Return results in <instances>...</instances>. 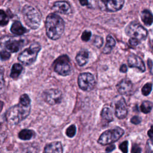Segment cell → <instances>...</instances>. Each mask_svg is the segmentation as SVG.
I'll return each instance as SVG.
<instances>
[{
	"instance_id": "1",
	"label": "cell",
	"mask_w": 153,
	"mask_h": 153,
	"mask_svg": "<svg viewBox=\"0 0 153 153\" xmlns=\"http://www.w3.org/2000/svg\"><path fill=\"white\" fill-rule=\"evenodd\" d=\"M65 29L63 20L54 13L48 14L45 20V30L47 36L53 40L60 38Z\"/></svg>"
},
{
	"instance_id": "7",
	"label": "cell",
	"mask_w": 153,
	"mask_h": 153,
	"mask_svg": "<svg viewBox=\"0 0 153 153\" xmlns=\"http://www.w3.org/2000/svg\"><path fill=\"white\" fill-rule=\"evenodd\" d=\"M54 69L58 74L66 76L71 73V66L69 63V59L66 55L59 57L53 63Z\"/></svg>"
},
{
	"instance_id": "25",
	"label": "cell",
	"mask_w": 153,
	"mask_h": 153,
	"mask_svg": "<svg viewBox=\"0 0 153 153\" xmlns=\"http://www.w3.org/2000/svg\"><path fill=\"white\" fill-rule=\"evenodd\" d=\"M19 103L25 106H30V99L27 94H23L20 97Z\"/></svg>"
},
{
	"instance_id": "27",
	"label": "cell",
	"mask_w": 153,
	"mask_h": 153,
	"mask_svg": "<svg viewBox=\"0 0 153 153\" xmlns=\"http://www.w3.org/2000/svg\"><path fill=\"white\" fill-rule=\"evenodd\" d=\"M8 22V17L6 13L2 10H1L0 13V24L1 26L6 25Z\"/></svg>"
},
{
	"instance_id": "3",
	"label": "cell",
	"mask_w": 153,
	"mask_h": 153,
	"mask_svg": "<svg viewBox=\"0 0 153 153\" xmlns=\"http://www.w3.org/2000/svg\"><path fill=\"white\" fill-rule=\"evenodd\" d=\"M23 19L26 24L31 29H37L41 23V17L38 11L29 5H26L22 10Z\"/></svg>"
},
{
	"instance_id": "34",
	"label": "cell",
	"mask_w": 153,
	"mask_h": 153,
	"mask_svg": "<svg viewBox=\"0 0 153 153\" xmlns=\"http://www.w3.org/2000/svg\"><path fill=\"white\" fill-rule=\"evenodd\" d=\"M10 57V54L5 51V50H2L1 52V59L2 60H7Z\"/></svg>"
},
{
	"instance_id": "12",
	"label": "cell",
	"mask_w": 153,
	"mask_h": 153,
	"mask_svg": "<svg viewBox=\"0 0 153 153\" xmlns=\"http://www.w3.org/2000/svg\"><path fill=\"white\" fill-rule=\"evenodd\" d=\"M117 88L121 94L128 95L132 91L133 84L127 79H123L117 85Z\"/></svg>"
},
{
	"instance_id": "10",
	"label": "cell",
	"mask_w": 153,
	"mask_h": 153,
	"mask_svg": "<svg viewBox=\"0 0 153 153\" xmlns=\"http://www.w3.org/2000/svg\"><path fill=\"white\" fill-rule=\"evenodd\" d=\"M105 10L109 12H115L123 7L124 0H102Z\"/></svg>"
},
{
	"instance_id": "22",
	"label": "cell",
	"mask_w": 153,
	"mask_h": 153,
	"mask_svg": "<svg viewBox=\"0 0 153 153\" xmlns=\"http://www.w3.org/2000/svg\"><path fill=\"white\" fill-rule=\"evenodd\" d=\"M22 70H23V66L20 64L19 63L14 64L11 70L10 76L13 79L17 78L20 75V74H21Z\"/></svg>"
},
{
	"instance_id": "4",
	"label": "cell",
	"mask_w": 153,
	"mask_h": 153,
	"mask_svg": "<svg viewBox=\"0 0 153 153\" xmlns=\"http://www.w3.org/2000/svg\"><path fill=\"white\" fill-rule=\"evenodd\" d=\"M40 50L41 45L37 42H34L19 54L18 59L25 65H30L35 61Z\"/></svg>"
},
{
	"instance_id": "15",
	"label": "cell",
	"mask_w": 153,
	"mask_h": 153,
	"mask_svg": "<svg viewBox=\"0 0 153 153\" xmlns=\"http://www.w3.org/2000/svg\"><path fill=\"white\" fill-rule=\"evenodd\" d=\"M23 44V40L9 39L5 42V47L7 50L11 53L18 51Z\"/></svg>"
},
{
	"instance_id": "33",
	"label": "cell",
	"mask_w": 153,
	"mask_h": 153,
	"mask_svg": "<svg viewBox=\"0 0 153 153\" xmlns=\"http://www.w3.org/2000/svg\"><path fill=\"white\" fill-rule=\"evenodd\" d=\"M142 149L136 143H134L132 145L131 149V153H141Z\"/></svg>"
},
{
	"instance_id": "30",
	"label": "cell",
	"mask_w": 153,
	"mask_h": 153,
	"mask_svg": "<svg viewBox=\"0 0 153 153\" xmlns=\"http://www.w3.org/2000/svg\"><path fill=\"white\" fill-rule=\"evenodd\" d=\"M145 153H153V141L151 139L147 140Z\"/></svg>"
},
{
	"instance_id": "6",
	"label": "cell",
	"mask_w": 153,
	"mask_h": 153,
	"mask_svg": "<svg viewBox=\"0 0 153 153\" xmlns=\"http://www.w3.org/2000/svg\"><path fill=\"white\" fill-rule=\"evenodd\" d=\"M126 34L132 38H135L139 41L144 40L148 35L147 30L140 24L136 22H132L126 28Z\"/></svg>"
},
{
	"instance_id": "17",
	"label": "cell",
	"mask_w": 153,
	"mask_h": 153,
	"mask_svg": "<svg viewBox=\"0 0 153 153\" xmlns=\"http://www.w3.org/2000/svg\"><path fill=\"white\" fill-rule=\"evenodd\" d=\"M10 30L13 33L17 35H22L27 32L26 29L22 26L19 21H15L13 22L11 26Z\"/></svg>"
},
{
	"instance_id": "31",
	"label": "cell",
	"mask_w": 153,
	"mask_h": 153,
	"mask_svg": "<svg viewBox=\"0 0 153 153\" xmlns=\"http://www.w3.org/2000/svg\"><path fill=\"white\" fill-rule=\"evenodd\" d=\"M91 33L90 31L85 30L83 32L81 35V39L85 42L88 41L91 38Z\"/></svg>"
},
{
	"instance_id": "20",
	"label": "cell",
	"mask_w": 153,
	"mask_h": 153,
	"mask_svg": "<svg viewBox=\"0 0 153 153\" xmlns=\"http://www.w3.org/2000/svg\"><path fill=\"white\" fill-rule=\"evenodd\" d=\"M100 115L102 117V119L107 123L111 122L113 121V114L111 108L108 106H105L100 113Z\"/></svg>"
},
{
	"instance_id": "14",
	"label": "cell",
	"mask_w": 153,
	"mask_h": 153,
	"mask_svg": "<svg viewBox=\"0 0 153 153\" xmlns=\"http://www.w3.org/2000/svg\"><path fill=\"white\" fill-rule=\"evenodd\" d=\"M52 9L59 13L69 14L72 12L70 4L66 1H57L54 3Z\"/></svg>"
},
{
	"instance_id": "19",
	"label": "cell",
	"mask_w": 153,
	"mask_h": 153,
	"mask_svg": "<svg viewBox=\"0 0 153 153\" xmlns=\"http://www.w3.org/2000/svg\"><path fill=\"white\" fill-rule=\"evenodd\" d=\"M141 20L146 26H150L153 23V15L148 10H144L141 13Z\"/></svg>"
},
{
	"instance_id": "28",
	"label": "cell",
	"mask_w": 153,
	"mask_h": 153,
	"mask_svg": "<svg viewBox=\"0 0 153 153\" xmlns=\"http://www.w3.org/2000/svg\"><path fill=\"white\" fill-rule=\"evenodd\" d=\"M152 90V84L151 83H146L143 85L142 88V93L144 96H148Z\"/></svg>"
},
{
	"instance_id": "2",
	"label": "cell",
	"mask_w": 153,
	"mask_h": 153,
	"mask_svg": "<svg viewBox=\"0 0 153 153\" xmlns=\"http://www.w3.org/2000/svg\"><path fill=\"white\" fill-rule=\"evenodd\" d=\"M30 111V105L25 106L19 103L7 110L5 113V118L8 124L16 125L29 115Z\"/></svg>"
},
{
	"instance_id": "24",
	"label": "cell",
	"mask_w": 153,
	"mask_h": 153,
	"mask_svg": "<svg viewBox=\"0 0 153 153\" xmlns=\"http://www.w3.org/2000/svg\"><path fill=\"white\" fill-rule=\"evenodd\" d=\"M153 107V103L148 100L143 101L140 105V111L144 114L149 113Z\"/></svg>"
},
{
	"instance_id": "39",
	"label": "cell",
	"mask_w": 153,
	"mask_h": 153,
	"mask_svg": "<svg viewBox=\"0 0 153 153\" xmlns=\"http://www.w3.org/2000/svg\"><path fill=\"white\" fill-rule=\"evenodd\" d=\"M127 71V66L125 64H123L120 66V72L124 73V72H126Z\"/></svg>"
},
{
	"instance_id": "32",
	"label": "cell",
	"mask_w": 153,
	"mask_h": 153,
	"mask_svg": "<svg viewBox=\"0 0 153 153\" xmlns=\"http://www.w3.org/2000/svg\"><path fill=\"white\" fill-rule=\"evenodd\" d=\"M119 148L123 153H127L128 152V141L126 140L123 142L119 145Z\"/></svg>"
},
{
	"instance_id": "38",
	"label": "cell",
	"mask_w": 153,
	"mask_h": 153,
	"mask_svg": "<svg viewBox=\"0 0 153 153\" xmlns=\"http://www.w3.org/2000/svg\"><path fill=\"white\" fill-rule=\"evenodd\" d=\"M115 145H114V144H111L109 146H108L106 149V151L107 152H110L111 151H112L114 149H115Z\"/></svg>"
},
{
	"instance_id": "36",
	"label": "cell",
	"mask_w": 153,
	"mask_h": 153,
	"mask_svg": "<svg viewBox=\"0 0 153 153\" xmlns=\"http://www.w3.org/2000/svg\"><path fill=\"white\" fill-rule=\"evenodd\" d=\"M130 121L134 124H138L141 122V118L138 116H134L131 118Z\"/></svg>"
},
{
	"instance_id": "5",
	"label": "cell",
	"mask_w": 153,
	"mask_h": 153,
	"mask_svg": "<svg viewBox=\"0 0 153 153\" xmlns=\"http://www.w3.org/2000/svg\"><path fill=\"white\" fill-rule=\"evenodd\" d=\"M124 133V131L120 127H115L106 130L100 136L97 142L102 145L112 143L117 141L123 135Z\"/></svg>"
},
{
	"instance_id": "41",
	"label": "cell",
	"mask_w": 153,
	"mask_h": 153,
	"mask_svg": "<svg viewBox=\"0 0 153 153\" xmlns=\"http://www.w3.org/2000/svg\"><path fill=\"white\" fill-rule=\"evenodd\" d=\"M152 66H153V63H152V61L151 60V59H148V66L149 68V69L150 70L152 69Z\"/></svg>"
},
{
	"instance_id": "21",
	"label": "cell",
	"mask_w": 153,
	"mask_h": 153,
	"mask_svg": "<svg viewBox=\"0 0 153 153\" xmlns=\"http://www.w3.org/2000/svg\"><path fill=\"white\" fill-rule=\"evenodd\" d=\"M115 41L111 35H108L106 36V43L103 48V53L104 54H109L111 52L113 48L115 47Z\"/></svg>"
},
{
	"instance_id": "37",
	"label": "cell",
	"mask_w": 153,
	"mask_h": 153,
	"mask_svg": "<svg viewBox=\"0 0 153 153\" xmlns=\"http://www.w3.org/2000/svg\"><path fill=\"white\" fill-rule=\"evenodd\" d=\"M148 135L151 140H153V126L151 127V128L148 131Z\"/></svg>"
},
{
	"instance_id": "18",
	"label": "cell",
	"mask_w": 153,
	"mask_h": 153,
	"mask_svg": "<svg viewBox=\"0 0 153 153\" xmlns=\"http://www.w3.org/2000/svg\"><path fill=\"white\" fill-rule=\"evenodd\" d=\"M89 57V53L87 50H81L76 54L75 59L79 66H84L85 65Z\"/></svg>"
},
{
	"instance_id": "29",
	"label": "cell",
	"mask_w": 153,
	"mask_h": 153,
	"mask_svg": "<svg viewBox=\"0 0 153 153\" xmlns=\"http://www.w3.org/2000/svg\"><path fill=\"white\" fill-rule=\"evenodd\" d=\"M93 43L94 46H96L97 48H100L103 45V39L102 37H101L100 36H95L93 39Z\"/></svg>"
},
{
	"instance_id": "35",
	"label": "cell",
	"mask_w": 153,
	"mask_h": 153,
	"mask_svg": "<svg viewBox=\"0 0 153 153\" xmlns=\"http://www.w3.org/2000/svg\"><path fill=\"white\" fill-rule=\"evenodd\" d=\"M128 42L130 45H131L133 47H135V46H137L139 44L140 41L139 40H137V39L130 38L128 40Z\"/></svg>"
},
{
	"instance_id": "11",
	"label": "cell",
	"mask_w": 153,
	"mask_h": 153,
	"mask_svg": "<svg viewBox=\"0 0 153 153\" xmlns=\"http://www.w3.org/2000/svg\"><path fill=\"white\" fill-rule=\"evenodd\" d=\"M115 116L119 119H123L127 115V108L125 100L121 97L115 103Z\"/></svg>"
},
{
	"instance_id": "23",
	"label": "cell",
	"mask_w": 153,
	"mask_h": 153,
	"mask_svg": "<svg viewBox=\"0 0 153 153\" xmlns=\"http://www.w3.org/2000/svg\"><path fill=\"white\" fill-rule=\"evenodd\" d=\"M34 131L32 130L23 129L21 130L18 134L19 137L22 140H29L33 137Z\"/></svg>"
},
{
	"instance_id": "26",
	"label": "cell",
	"mask_w": 153,
	"mask_h": 153,
	"mask_svg": "<svg viewBox=\"0 0 153 153\" xmlns=\"http://www.w3.org/2000/svg\"><path fill=\"white\" fill-rule=\"evenodd\" d=\"M76 133V126L74 124L71 125L66 130V134L69 137H73Z\"/></svg>"
},
{
	"instance_id": "13",
	"label": "cell",
	"mask_w": 153,
	"mask_h": 153,
	"mask_svg": "<svg viewBox=\"0 0 153 153\" xmlns=\"http://www.w3.org/2000/svg\"><path fill=\"white\" fill-rule=\"evenodd\" d=\"M127 62L128 66L130 68H136L142 72L145 71V66L143 62L139 56L136 55H130L128 57Z\"/></svg>"
},
{
	"instance_id": "40",
	"label": "cell",
	"mask_w": 153,
	"mask_h": 153,
	"mask_svg": "<svg viewBox=\"0 0 153 153\" xmlns=\"http://www.w3.org/2000/svg\"><path fill=\"white\" fill-rule=\"evenodd\" d=\"M79 3L82 6H85V5H88V0H79Z\"/></svg>"
},
{
	"instance_id": "8",
	"label": "cell",
	"mask_w": 153,
	"mask_h": 153,
	"mask_svg": "<svg viewBox=\"0 0 153 153\" xmlns=\"http://www.w3.org/2000/svg\"><path fill=\"white\" fill-rule=\"evenodd\" d=\"M78 84L81 90L89 91L95 87L96 81L94 76L91 74L84 72L80 74L78 76Z\"/></svg>"
},
{
	"instance_id": "9",
	"label": "cell",
	"mask_w": 153,
	"mask_h": 153,
	"mask_svg": "<svg viewBox=\"0 0 153 153\" xmlns=\"http://www.w3.org/2000/svg\"><path fill=\"white\" fill-rule=\"evenodd\" d=\"M43 98L47 103L53 105L59 103L61 102L62 94L59 90L51 88L46 90L44 93Z\"/></svg>"
},
{
	"instance_id": "16",
	"label": "cell",
	"mask_w": 153,
	"mask_h": 153,
	"mask_svg": "<svg viewBox=\"0 0 153 153\" xmlns=\"http://www.w3.org/2000/svg\"><path fill=\"white\" fill-rule=\"evenodd\" d=\"M43 153H63V146L60 142H53L45 146Z\"/></svg>"
}]
</instances>
